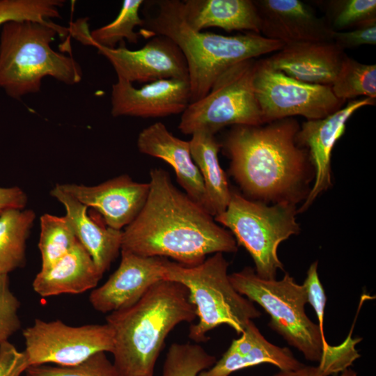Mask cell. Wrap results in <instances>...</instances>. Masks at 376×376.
Here are the masks:
<instances>
[{
    "instance_id": "cell-37",
    "label": "cell",
    "mask_w": 376,
    "mask_h": 376,
    "mask_svg": "<svg viewBox=\"0 0 376 376\" xmlns=\"http://www.w3.org/2000/svg\"><path fill=\"white\" fill-rule=\"evenodd\" d=\"M26 194L19 187H0V210L24 209L27 203Z\"/></svg>"
},
{
    "instance_id": "cell-4",
    "label": "cell",
    "mask_w": 376,
    "mask_h": 376,
    "mask_svg": "<svg viewBox=\"0 0 376 376\" xmlns=\"http://www.w3.org/2000/svg\"><path fill=\"white\" fill-rule=\"evenodd\" d=\"M156 15L144 19L141 36H163L182 52L188 69L190 103L203 97L217 77L232 65L276 52L285 45L256 33L223 36L191 29L185 20L182 1H157Z\"/></svg>"
},
{
    "instance_id": "cell-29",
    "label": "cell",
    "mask_w": 376,
    "mask_h": 376,
    "mask_svg": "<svg viewBox=\"0 0 376 376\" xmlns=\"http://www.w3.org/2000/svg\"><path fill=\"white\" fill-rule=\"evenodd\" d=\"M216 361L198 343H173L167 351L162 376H198Z\"/></svg>"
},
{
    "instance_id": "cell-30",
    "label": "cell",
    "mask_w": 376,
    "mask_h": 376,
    "mask_svg": "<svg viewBox=\"0 0 376 376\" xmlns=\"http://www.w3.org/2000/svg\"><path fill=\"white\" fill-rule=\"evenodd\" d=\"M334 31L351 30L376 22L375 0L329 1L324 17Z\"/></svg>"
},
{
    "instance_id": "cell-21",
    "label": "cell",
    "mask_w": 376,
    "mask_h": 376,
    "mask_svg": "<svg viewBox=\"0 0 376 376\" xmlns=\"http://www.w3.org/2000/svg\"><path fill=\"white\" fill-rule=\"evenodd\" d=\"M50 194L64 206L65 216L77 239L103 276L121 251L123 230L97 224L88 214V207L61 189L57 185L52 188Z\"/></svg>"
},
{
    "instance_id": "cell-28",
    "label": "cell",
    "mask_w": 376,
    "mask_h": 376,
    "mask_svg": "<svg viewBox=\"0 0 376 376\" xmlns=\"http://www.w3.org/2000/svg\"><path fill=\"white\" fill-rule=\"evenodd\" d=\"M331 88L337 98L345 101L359 96L376 99V65L345 54Z\"/></svg>"
},
{
    "instance_id": "cell-18",
    "label": "cell",
    "mask_w": 376,
    "mask_h": 376,
    "mask_svg": "<svg viewBox=\"0 0 376 376\" xmlns=\"http://www.w3.org/2000/svg\"><path fill=\"white\" fill-rule=\"evenodd\" d=\"M263 59L270 68L298 81L331 86L346 54L333 41L285 45Z\"/></svg>"
},
{
    "instance_id": "cell-23",
    "label": "cell",
    "mask_w": 376,
    "mask_h": 376,
    "mask_svg": "<svg viewBox=\"0 0 376 376\" xmlns=\"http://www.w3.org/2000/svg\"><path fill=\"white\" fill-rule=\"evenodd\" d=\"M182 10L187 24L198 31L219 27L260 34V17L251 0H186Z\"/></svg>"
},
{
    "instance_id": "cell-3",
    "label": "cell",
    "mask_w": 376,
    "mask_h": 376,
    "mask_svg": "<svg viewBox=\"0 0 376 376\" xmlns=\"http://www.w3.org/2000/svg\"><path fill=\"white\" fill-rule=\"evenodd\" d=\"M196 318V308L185 285L157 281L136 303L106 317L113 331V364L123 376H153L169 333Z\"/></svg>"
},
{
    "instance_id": "cell-8",
    "label": "cell",
    "mask_w": 376,
    "mask_h": 376,
    "mask_svg": "<svg viewBox=\"0 0 376 376\" xmlns=\"http://www.w3.org/2000/svg\"><path fill=\"white\" fill-rule=\"evenodd\" d=\"M296 205L290 203L269 205L232 189L227 208L214 220L228 228L237 245L248 251L258 276L275 279L277 271L284 269L277 252L279 244L300 231Z\"/></svg>"
},
{
    "instance_id": "cell-6",
    "label": "cell",
    "mask_w": 376,
    "mask_h": 376,
    "mask_svg": "<svg viewBox=\"0 0 376 376\" xmlns=\"http://www.w3.org/2000/svg\"><path fill=\"white\" fill-rule=\"evenodd\" d=\"M228 266L222 253H214L196 266L169 259L165 264L164 280L185 285L196 308L198 321L190 325L188 336L196 343L208 340L207 334L221 324L230 326L240 335L250 321L261 315L253 302L233 286Z\"/></svg>"
},
{
    "instance_id": "cell-13",
    "label": "cell",
    "mask_w": 376,
    "mask_h": 376,
    "mask_svg": "<svg viewBox=\"0 0 376 376\" xmlns=\"http://www.w3.org/2000/svg\"><path fill=\"white\" fill-rule=\"evenodd\" d=\"M374 104V98L354 100L334 113L322 118L306 120L299 127L295 140L299 146L307 150L314 178L311 190L298 209V213L306 210L318 196L331 187L332 150L345 133L349 118L359 109Z\"/></svg>"
},
{
    "instance_id": "cell-24",
    "label": "cell",
    "mask_w": 376,
    "mask_h": 376,
    "mask_svg": "<svg viewBox=\"0 0 376 376\" xmlns=\"http://www.w3.org/2000/svg\"><path fill=\"white\" fill-rule=\"evenodd\" d=\"M189 141L192 159L203 181L208 212L215 217L226 210L232 192L219 161L221 143L215 135L204 132L192 134Z\"/></svg>"
},
{
    "instance_id": "cell-20",
    "label": "cell",
    "mask_w": 376,
    "mask_h": 376,
    "mask_svg": "<svg viewBox=\"0 0 376 376\" xmlns=\"http://www.w3.org/2000/svg\"><path fill=\"white\" fill-rule=\"evenodd\" d=\"M261 363L274 365L283 371L296 370L304 365L288 347H279L267 340L252 320L240 338L233 340L221 358L198 376H229Z\"/></svg>"
},
{
    "instance_id": "cell-16",
    "label": "cell",
    "mask_w": 376,
    "mask_h": 376,
    "mask_svg": "<svg viewBox=\"0 0 376 376\" xmlns=\"http://www.w3.org/2000/svg\"><path fill=\"white\" fill-rule=\"evenodd\" d=\"M111 102L114 117L158 118L182 113L190 103L189 81L162 79L136 88L118 78L111 87Z\"/></svg>"
},
{
    "instance_id": "cell-31",
    "label": "cell",
    "mask_w": 376,
    "mask_h": 376,
    "mask_svg": "<svg viewBox=\"0 0 376 376\" xmlns=\"http://www.w3.org/2000/svg\"><path fill=\"white\" fill-rule=\"evenodd\" d=\"M63 0H0V26L11 21L46 22L60 17Z\"/></svg>"
},
{
    "instance_id": "cell-27",
    "label": "cell",
    "mask_w": 376,
    "mask_h": 376,
    "mask_svg": "<svg viewBox=\"0 0 376 376\" xmlns=\"http://www.w3.org/2000/svg\"><path fill=\"white\" fill-rule=\"evenodd\" d=\"M40 270H46L67 254L78 240L65 216L44 214L40 218Z\"/></svg>"
},
{
    "instance_id": "cell-39",
    "label": "cell",
    "mask_w": 376,
    "mask_h": 376,
    "mask_svg": "<svg viewBox=\"0 0 376 376\" xmlns=\"http://www.w3.org/2000/svg\"><path fill=\"white\" fill-rule=\"evenodd\" d=\"M2 210H0V214L1 213Z\"/></svg>"
},
{
    "instance_id": "cell-38",
    "label": "cell",
    "mask_w": 376,
    "mask_h": 376,
    "mask_svg": "<svg viewBox=\"0 0 376 376\" xmlns=\"http://www.w3.org/2000/svg\"><path fill=\"white\" fill-rule=\"evenodd\" d=\"M273 376H324L318 366H305L293 370H279ZM337 376H358L352 369L347 368Z\"/></svg>"
},
{
    "instance_id": "cell-32",
    "label": "cell",
    "mask_w": 376,
    "mask_h": 376,
    "mask_svg": "<svg viewBox=\"0 0 376 376\" xmlns=\"http://www.w3.org/2000/svg\"><path fill=\"white\" fill-rule=\"evenodd\" d=\"M24 373L26 376H123L104 352L96 353L75 366H29Z\"/></svg>"
},
{
    "instance_id": "cell-36",
    "label": "cell",
    "mask_w": 376,
    "mask_h": 376,
    "mask_svg": "<svg viewBox=\"0 0 376 376\" xmlns=\"http://www.w3.org/2000/svg\"><path fill=\"white\" fill-rule=\"evenodd\" d=\"M29 367L24 352L9 341L0 345V376H20Z\"/></svg>"
},
{
    "instance_id": "cell-34",
    "label": "cell",
    "mask_w": 376,
    "mask_h": 376,
    "mask_svg": "<svg viewBox=\"0 0 376 376\" xmlns=\"http://www.w3.org/2000/svg\"><path fill=\"white\" fill-rule=\"evenodd\" d=\"M318 262H313L307 270L306 277L303 283L306 288L309 303L314 309L322 336L324 334V313L326 304V295L320 281L318 272Z\"/></svg>"
},
{
    "instance_id": "cell-17",
    "label": "cell",
    "mask_w": 376,
    "mask_h": 376,
    "mask_svg": "<svg viewBox=\"0 0 376 376\" xmlns=\"http://www.w3.org/2000/svg\"><path fill=\"white\" fill-rule=\"evenodd\" d=\"M264 37L290 45L332 41L334 31L324 17L299 0L253 1Z\"/></svg>"
},
{
    "instance_id": "cell-1",
    "label": "cell",
    "mask_w": 376,
    "mask_h": 376,
    "mask_svg": "<svg viewBox=\"0 0 376 376\" xmlns=\"http://www.w3.org/2000/svg\"><path fill=\"white\" fill-rule=\"evenodd\" d=\"M148 184L143 207L123 230L121 250L185 266L198 265L209 254L237 251L230 231L177 188L166 171L152 169Z\"/></svg>"
},
{
    "instance_id": "cell-9",
    "label": "cell",
    "mask_w": 376,
    "mask_h": 376,
    "mask_svg": "<svg viewBox=\"0 0 376 376\" xmlns=\"http://www.w3.org/2000/svg\"><path fill=\"white\" fill-rule=\"evenodd\" d=\"M256 59L240 61L221 74L209 92L189 103L178 128L185 134L215 135L227 126L265 124L253 88Z\"/></svg>"
},
{
    "instance_id": "cell-14",
    "label": "cell",
    "mask_w": 376,
    "mask_h": 376,
    "mask_svg": "<svg viewBox=\"0 0 376 376\" xmlns=\"http://www.w3.org/2000/svg\"><path fill=\"white\" fill-rule=\"evenodd\" d=\"M118 267L107 281L94 288L89 301L98 312L107 313L128 308L136 303L148 289L164 280L168 260L159 256H141L120 251Z\"/></svg>"
},
{
    "instance_id": "cell-12",
    "label": "cell",
    "mask_w": 376,
    "mask_h": 376,
    "mask_svg": "<svg viewBox=\"0 0 376 376\" xmlns=\"http://www.w3.org/2000/svg\"><path fill=\"white\" fill-rule=\"evenodd\" d=\"M93 47L111 64L117 77L130 83H150L162 79L189 81L185 58L179 47L169 38L152 37L143 47L130 50L124 42L118 47Z\"/></svg>"
},
{
    "instance_id": "cell-2",
    "label": "cell",
    "mask_w": 376,
    "mask_h": 376,
    "mask_svg": "<svg viewBox=\"0 0 376 376\" xmlns=\"http://www.w3.org/2000/svg\"><path fill=\"white\" fill-rule=\"evenodd\" d=\"M300 125L293 118L261 125H235L221 148L229 173L246 198L295 205L307 197L314 172L306 149L297 144Z\"/></svg>"
},
{
    "instance_id": "cell-25",
    "label": "cell",
    "mask_w": 376,
    "mask_h": 376,
    "mask_svg": "<svg viewBox=\"0 0 376 376\" xmlns=\"http://www.w3.org/2000/svg\"><path fill=\"white\" fill-rule=\"evenodd\" d=\"M143 0H125L116 19L111 23L90 31L86 19L71 23L68 28L70 36L85 45H98L115 48L116 44L127 40L136 44L140 35L135 27L143 26L144 19L139 15Z\"/></svg>"
},
{
    "instance_id": "cell-35",
    "label": "cell",
    "mask_w": 376,
    "mask_h": 376,
    "mask_svg": "<svg viewBox=\"0 0 376 376\" xmlns=\"http://www.w3.org/2000/svg\"><path fill=\"white\" fill-rule=\"evenodd\" d=\"M332 41L341 49L376 44V22L351 30L334 31Z\"/></svg>"
},
{
    "instance_id": "cell-10",
    "label": "cell",
    "mask_w": 376,
    "mask_h": 376,
    "mask_svg": "<svg viewBox=\"0 0 376 376\" xmlns=\"http://www.w3.org/2000/svg\"><path fill=\"white\" fill-rule=\"evenodd\" d=\"M22 335L29 367L47 363L75 366L96 353H111L114 345L113 331L107 323L75 327L59 320L36 318Z\"/></svg>"
},
{
    "instance_id": "cell-15",
    "label": "cell",
    "mask_w": 376,
    "mask_h": 376,
    "mask_svg": "<svg viewBox=\"0 0 376 376\" xmlns=\"http://www.w3.org/2000/svg\"><path fill=\"white\" fill-rule=\"evenodd\" d=\"M88 207H93L106 225L122 230L139 214L149 192L148 182H139L128 175H120L99 185L56 184Z\"/></svg>"
},
{
    "instance_id": "cell-19",
    "label": "cell",
    "mask_w": 376,
    "mask_h": 376,
    "mask_svg": "<svg viewBox=\"0 0 376 376\" xmlns=\"http://www.w3.org/2000/svg\"><path fill=\"white\" fill-rule=\"evenodd\" d=\"M136 145L141 153L168 163L185 193L208 212L203 181L192 159L189 141L175 136L164 123L157 122L141 130Z\"/></svg>"
},
{
    "instance_id": "cell-11",
    "label": "cell",
    "mask_w": 376,
    "mask_h": 376,
    "mask_svg": "<svg viewBox=\"0 0 376 376\" xmlns=\"http://www.w3.org/2000/svg\"><path fill=\"white\" fill-rule=\"evenodd\" d=\"M253 88L265 124L301 116L306 120L324 118L342 108L331 86L313 84L293 79L256 60Z\"/></svg>"
},
{
    "instance_id": "cell-26",
    "label": "cell",
    "mask_w": 376,
    "mask_h": 376,
    "mask_svg": "<svg viewBox=\"0 0 376 376\" xmlns=\"http://www.w3.org/2000/svg\"><path fill=\"white\" fill-rule=\"evenodd\" d=\"M36 218L31 209H8L0 214V274L23 267L26 240Z\"/></svg>"
},
{
    "instance_id": "cell-5",
    "label": "cell",
    "mask_w": 376,
    "mask_h": 376,
    "mask_svg": "<svg viewBox=\"0 0 376 376\" xmlns=\"http://www.w3.org/2000/svg\"><path fill=\"white\" fill-rule=\"evenodd\" d=\"M68 33V28L52 21L4 24L0 36V88L10 97L20 99L39 92L46 77L68 85L80 82L83 73L79 63L51 47L56 35Z\"/></svg>"
},
{
    "instance_id": "cell-7",
    "label": "cell",
    "mask_w": 376,
    "mask_h": 376,
    "mask_svg": "<svg viewBox=\"0 0 376 376\" xmlns=\"http://www.w3.org/2000/svg\"><path fill=\"white\" fill-rule=\"evenodd\" d=\"M229 279L240 295L259 304L269 314V327L306 359L319 363L330 354L333 346L327 343L318 324L305 312L308 297L304 284L297 283L287 272L281 280L265 279L251 267L229 274Z\"/></svg>"
},
{
    "instance_id": "cell-22",
    "label": "cell",
    "mask_w": 376,
    "mask_h": 376,
    "mask_svg": "<svg viewBox=\"0 0 376 376\" xmlns=\"http://www.w3.org/2000/svg\"><path fill=\"white\" fill-rule=\"evenodd\" d=\"M102 277L91 257L78 241L52 267L40 270L32 286L43 297L80 294L95 288Z\"/></svg>"
},
{
    "instance_id": "cell-33",
    "label": "cell",
    "mask_w": 376,
    "mask_h": 376,
    "mask_svg": "<svg viewBox=\"0 0 376 376\" xmlns=\"http://www.w3.org/2000/svg\"><path fill=\"white\" fill-rule=\"evenodd\" d=\"M19 307L20 301L10 290L8 274H0V345L21 329Z\"/></svg>"
}]
</instances>
